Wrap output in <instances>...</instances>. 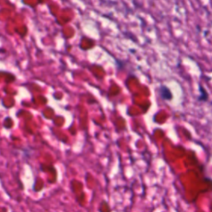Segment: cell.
I'll return each instance as SVG.
<instances>
[{
	"label": "cell",
	"instance_id": "6da1fadb",
	"mask_svg": "<svg viewBox=\"0 0 212 212\" xmlns=\"http://www.w3.org/2000/svg\"><path fill=\"white\" fill-rule=\"evenodd\" d=\"M159 94L162 100H164L171 101L173 99V94L171 93V90L169 89L168 87L165 86V85H161L159 88Z\"/></svg>",
	"mask_w": 212,
	"mask_h": 212
},
{
	"label": "cell",
	"instance_id": "7a4b0ae2",
	"mask_svg": "<svg viewBox=\"0 0 212 212\" xmlns=\"http://www.w3.org/2000/svg\"><path fill=\"white\" fill-rule=\"evenodd\" d=\"M199 90H200V92H201V95L198 97V100L203 101V102H206V101H207L208 98H209V95H208V94H207L206 90L202 87V85H199Z\"/></svg>",
	"mask_w": 212,
	"mask_h": 212
}]
</instances>
